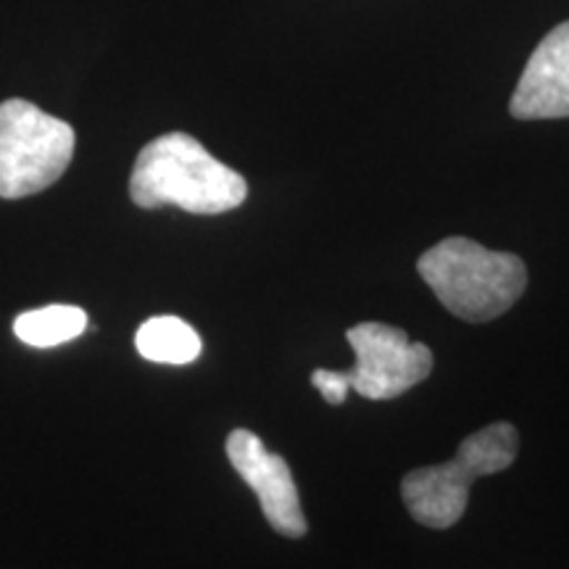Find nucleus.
<instances>
[{"instance_id":"obj_10","label":"nucleus","mask_w":569,"mask_h":569,"mask_svg":"<svg viewBox=\"0 0 569 569\" xmlns=\"http://www.w3.org/2000/svg\"><path fill=\"white\" fill-rule=\"evenodd\" d=\"M311 382H315V388L322 393V398L327 403H332V407H338V403L346 401L348 386L346 375L343 372H332V369H317L315 375H311Z\"/></svg>"},{"instance_id":"obj_9","label":"nucleus","mask_w":569,"mask_h":569,"mask_svg":"<svg viewBox=\"0 0 569 569\" xmlns=\"http://www.w3.org/2000/svg\"><path fill=\"white\" fill-rule=\"evenodd\" d=\"M84 330H88V315H84L80 306L67 303L24 311V315L13 319L17 338L32 348H53L69 343V340L82 336Z\"/></svg>"},{"instance_id":"obj_5","label":"nucleus","mask_w":569,"mask_h":569,"mask_svg":"<svg viewBox=\"0 0 569 569\" xmlns=\"http://www.w3.org/2000/svg\"><path fill=\"white\" fill-rule=\"evenodd\" d=\"M356 353V365L346 380L351 390L369 401H390L403 396L432 372V351L425 343H411L398 327L361 322L346 332Z\"/></svg>"},{"instance_id":"obj_6","label":"nucleus","mask_w":569,"mask_h":569,"mask_svg":"<svg viewBox=\"0 0 569 569\" xmlns=\"http://www.w3.org/2000/svg\"><path fill=\"white\" fill-rule=\"evenodd\" d=\"M227 459L259 498L267 522L284 538H303L309 525L288 461L267 451L261 438L243 427L227 436Z\"/></svg>"},{"instance_id":"obj_7","label":"nucleus","mask_w":569,"mask_h":569,"mask_svg":"<svg viewBox=\"0 0 569 569\" xmlns=\"http://www.w3.org/2000/svg\"><path fill=\"white\" fill-rule=\"evenodd\" d=\"M515 119L569 117V21L538 42L509 101Z\"/></svg>"},{"instance_id":"obj_3","label":"nucleus","mask_w":569,"mask_h":569,"mask_svg":"<svg viewBox=\"0 0 569 569\" xmlns=\"http://www.w3.org/2000/svg\"><path fill=\"white\" fill-rule=\"evenodd\" d=\"M519 451L517 427L493 422L461 440L457 457L446 465L419 467L401 480V496L411 517L432 530L457 525L467 511L469 488L478 478L498 475L515 465Z\"/></svg>"},{"instance_id":"obj_2","label":"nucleus","mask_w":569,"mask_h":569,"mask_svg":"<svg viewBox=\"0 0 569 569\" xmlns=\"http://www.w3.org/2000/svg\"><path fill=\"white\" fill-rule=\"evenodd\" d=\"M438 301L465 322H493L528 288V267L515 253L490 251L469 238H446L417 261Z\"/></svg>"},{"instance_id":"obj_4","label":"nucleus","mask_w":569,"mask_h":569,"mask_svg":"<svg viewBox=\"0 0 569 569\" xmlns=\"http://www.w3.org/2000/svg\"><path fill=\"white\" fill-rule=\"evenodd\" d=\"M74 130L21 98L0 103V198L51 188L74 156Z\"/></svg>"},{"instance_id":"obj_1","label":"nucleus","mask_w":569,"mask_h":569,"mask_svg":"<svg viewBox=\"0 0 569 569\" xmlns=\"http://www.w3.org/2000/svg\"><path fill=\"white\" fill-rule=\"evenodd\" d=\"M130 196L140 209L180 206L188 213H224L248 196V182L227 163L217 161L196 138L169 132L138 153Z\"/></svg>"},{"instance_id":"obj_8","label":"nucleus","mask_w":569,"mask_h":569,"mask_svg":"<svg viewBox=\"0 0 569 569\" xmlns=\"http://www.w3.org/2000/svg\"><path fill=\"white\" fill-rule=\"evenodd\" d=\"M138 353L156 365H190L201 356V338L188 322L177 317H153L138 330L134 338Z\"/></svg>"}]
</instances>
